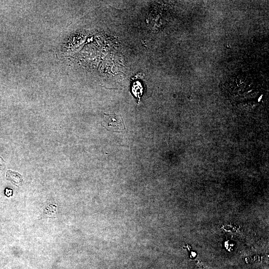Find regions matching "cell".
Wrapping results in <instances>:
<instances>
[{
	"instance_id": "obj_1",
	"label": "cell",
	"mask_w": 269,
	"mask_h": 269,
	"mask_svg": "<svg viewBox=\"0 0 269 269\" xmlns=\"http://www.w3.org/2000/svg\"><path fill=\"white\" fill-rule=\"evenodd\" d=\"M103 125L108 131L113 133H122L125 130L122 117L116 114L104 113Z\"/></svg>"
},
{
	"instance_id": "obj_2",
	"label": "cell",
	"mask_w": 269,
	"mask_h": 269,
	"mask_svg": "<svg viewBox=\"0 0 269 269\" xmlns=\"http://www.w3.org/2000/svg\"><path fill=\"white\" fill-rule=\"evenodd\" d=\"M6 178L16 186H20L22 184V176L18 172L8 170L6 172Z\"/></svg>"
},
{
	"instance_id": "obj_3",
	"label": "cell",
	"mask_w": 269,
	"mask_h": 269,
	"mask_svg": "<svg viewBox=\"0 0 269 269\" xmlns=\"http://www.w3.org/2000/svg\"><path fill=\"white\" fill-rule=\"evenodd\" d=\"M132 90L135 96L139 99L142 92V87L141 83L138 81L134 82Z\"/></svg>"
}]
</instances>
